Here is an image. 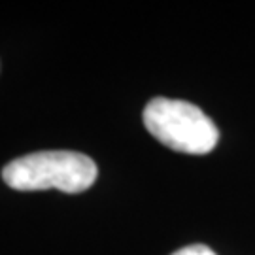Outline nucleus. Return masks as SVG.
Here are the masks:
<instances>
[{"mask_svg": "<svg viewBox=\"0 0 255 255\" xmlns=\"http://www.w3.org/2000/svg\"><path fill=\"white\" fill-rule=\"evenodd\" d=\"M144 125L161 144L180 153H210L219 140L216 123L191 102L157 97L144 108Z\"/></svg>", "mask_w": 255, "mask_h": 255, "instance_id": "nucleus-2", "label": "nucleus"}, {"mask_svg": "<svg viewBox=\"0 0 255 255\" xmlns=\"http://www.w3.org/2000/svg\"><path fill=\"white\" fill-rule=\"evenodd\" d=\"M99 176L91 157L78 151H36L9 161L2 168V180L15 191L83 193Z\"/></svg>", "mask_w": 255, "mask_h": 255, "instance_id": "nucleus-1", "label": "nucleus"}, {"mask_svg": "<svg viewBox=\"0 0 255 255\" xmlns=\"http://www.w3.org/2000/svg\"><path fill=\"white\" fill-rule=\"evenodd\" d=\"M172 255H216L208 246H202V244H193V246H185L178 252H174Z\"/></svg>", "mask_w": 255, "mask_h": 255, "instance_id": "nucleus-3", "label": "nucleus"}]
</instances>
